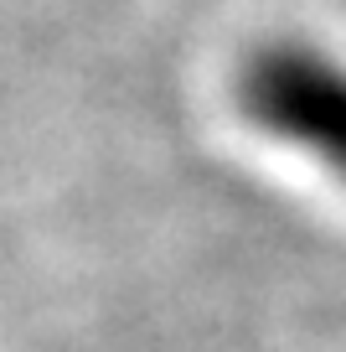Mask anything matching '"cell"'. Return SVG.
<instances>
[{"label":"cell","mask_w":346,"mask_h":352,"mask_svg":"<svg viewBox=\"0 0 346 352\" xmlns=\"http://www.w3.org/2000/svg\"><path fill=\"white\" fill-rule=\"evenodd\" d=\"M238 104L264 135L346 182V63L305 42H269L238 67Z\"/></svg>","instance_id":"obj_1"}]
</instances>
